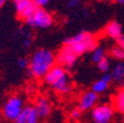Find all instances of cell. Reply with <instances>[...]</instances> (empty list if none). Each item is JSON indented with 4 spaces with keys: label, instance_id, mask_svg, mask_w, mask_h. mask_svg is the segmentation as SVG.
<instances>
[{
    "label": "cell",
    "instance_id": "52a82bcc",
    "mask_svg": "<svg viewBox=\"0 0 124 123\" xmlns=\"http://www.w3.org/2000/svg\"><path fill=\"white\" fill-rule=\"evenodd\" d=\"M56 63L63 66L64 68H72L76 61H77V55L68 45L64 44V46L62 47L58 53L56 54Z\"/></svg>",
    "mask_w": 124,
    "mask_h": 123
},
{
    "label": "cell",
    "instance_id": "8fae6325",
    "mask_svg": "<svg viewBox=\"0 0 124 123\" xmlns=\"http://www.w3.org/2000/svg\"><path fill=\"white\" fill-rule=\"evenodd\" d=\"M98 101V94L94 91H89L84 93L79 101V108L82 111H87L90 109H93V107L96 106Z\"/></svg>",
    "mask_w": 124,
    "mask_h": 123
},
{
    "label": "cell",
    "instance_id": "7c38bea8",
    "mask_svg": "<svg viewBox=\"0 0 124 123\" xmlns=\"http://www.w3.org/2000/svg\"><path fill=\"white\" fill-rule=\"evenodd\" d=\"M111 81H112L111 74L106 73L101 77L100 80H98L94 83V85H93V87H92V91H94L95 93H97L98 95L102 94L107 90V88H108V86H109Z\"/></svg>",
    "mask_w": 124,
    "mask_h": 123
},
{
    "label": "cell",
    "instance_id": "d6986e66",
    "mask_svg": "<svg viewBox=\"0 0 124 123\" xmlns=\"http://www.w3.org/2000/svg\"><path fill=\"white\" fill-rule=\"evenodd\" d=\"M32 42H33V36L31 34V32H29L26 36L23 37V46L25 48H29L31 45H32Z\"/></svg>",
    "mask_w": 124,
    "mask_h": 123
},
{
    "label": "cell",
    "instance_id": "9c48e42d",
    "mask_svg": "<svg viewBox=\"0 0 124 123\" xmlns=\"http://www.w3.org/2000/svg\"><path fill=\"white\" fill-rule=\"evenodd\" d=\"M34 106L39 116V119L47 118L51 113V102L45 97H38L34 102Z\"/></svg>",
    "mask_w": 124,
    "mask_h": 123
},
{
    "label": "cell",
    "instance_id": "6da1fadb",
    "mask_svg": "<svg viewBox=\"0 0 124 123\" xmlns=\"http://www.w3.org/2000/svg\"><path fill=\"white\" fill-rule=\"evenodd\" d=\"M56 64V57L48 49L40 48L34 52L28 67L30 75L36 79H43L49 69Z\"/></svg>",
    "mask_w": 124,
    "mask_h": 123
},
{
    "label": "cell",
    "instance_id": "484cf974",
    "mask_svg": "<svg viewBox=\"0 0 124 123\" xmlns=\"http://www.w3.org/2000/svg\"><path fill=\"white\" fill-rule=\"evenodd\" d=\"M115 2H116V3H118V4L123 5V4H124V0H115Z\"/></svg>",
    "mask_w": 124,
    "mask_h": 123
},
{
    "label": "cell",
    "instance_id": "cb8c5ba5",
    "mask_svg": "<svg viewBox=\"0 0 124 123\" xmlns=\"http://www.w3.org/2000/svg\"><path fill=\"white\" fill-rule=\"evenodd\" d=\"M116 40H117V45H119L120 47L124 49V35H121Z\"/></svg>",
    "mask_w": 124,
    "mask_h": 123
},
{
    "label": "cell",
    "instance_id": "5bb4252c",
    "mask_svg": "<svg viewBox=\"0 0 124 123\" xmlns=\"http://www.w3.org/2000/svg\"><path fill=\"white\" fill-rule=\"evenodd\" d=\"M113 107L116 111L124 114V87L119 89L113 97Z\"/></svg>",
    "mask_w": 124,
    "mask_h": 123
},
{
    "label": "cell",
    "instance_id": "4fadbf2b",
    "mask_svg": "<svg viewBox=\"0 0 124 123\" xmlns=\"http://www.w3.org/2000/svg\"><path fill=\"white\" fill-rule=\"evenodd\" d=\"M103 33L108 38L117 39L122 35V27L118 22L112 21V22H109L105 26Z\"/></svg>",
    "mask_w": 124,
    "mask_h": 123
},
{
    "label": "cell",
    "instance_id": "9a60e30c",
    "mask_svg": "<svg viewBox=\"0 0 124 123\" xmlns=\"http://www.w3.org/2000/svg\"><path fill=\"white\" fill-rule=\"evenodd\" d=\"M112 76V80L118 83H122L124 82V63L123 62H119L117 63L113 69L112 72L110 73Z\"/></svg>",
    "mask_w": 124,
    "mask_h": 123
},
{
    "label": "cell",
    "instance_id": "83f0119b",
    "mask_svg": "<svg viewBox=\"0 0 124 123\" xmlns=\"http://www.w3.org/2000/svg\"><path fill=\"white\" fill-rule=\"evenodd\" d=\"M96 1H101V0H96Z\"/></svg>",
    "mask_w": 124,
    "mask_h": 123
},
{
    "label": "cell",
    "instance_id": "2e32d148",
    "mask_svg": "<svg viewBox=\"0 0 124 123\" xmlns=\"http://www.w3.org/2000/svg\"><path fill=\"white\" fill-rule=\"evenodd\" d=\"M105 57V51L102 47H96L93 50V54H92V61L94 63L98 64L101 60H102Z\"/></svg>",
    "mask_w": 124,
    "mask_h": 123
},
{
    "label": "cell",
    "instance_id": "ac0fdd59",
    "mask_svg": "<svg viewBox=\"0 0 124 123\" xmlns=\"http://www.w3.org/2000/svg\"><path fill=\"white\" fill-rule=\"evenodd\" d=\"M98 68L103 73H107L110 69V61L108 60L106 57H104L102 60H101L98 63Z\"/></svg>",
    "mask_w": 124,
    "mask_h": 123
},
{
    "label": "cell",
    "instance_id": "d4e9b609",
    "mask_svg": "<svg viewBox=\"0 0 124 123\" xmlns=\"http://www.w3.org/2000/svg\"><path fill=\"white\" fill-rule=\"evenodd\" d=\"M7 1H8V0H0V8H1L2 6H4Z\"/></svg>",
    "mask_w": 124,
    "mask_h": 123
},
{
    "label": "cell",
    "instance_id": "8992f818",
    "mask_svg": "<svg viewBox=\"0 0 124 123\" xmlns=\"http://www.w3.org/2000/svg\"><path fill=\"white\" fill-rule=\"evenodd\" d=\"M114 115L113 107L108 104H100L93 107L92 118L96 123H108Z\"/></svg>",
    "mask_w": 124,
    "mask_h": 123
},
{
    "label": "cell",
    "instance_id": "5b68a950",
    "mask_svg": "<svg viewBox=\"0 0 124 123\" xmlns=\"http://www.w3.org/2000/svg\"><path fill=\"white\" fill-rule=\"evenodd\" d=\"M26 24L34 29H47L54 23L52 14L43 8H37L35 12L26 21Z\"/></svg>",
    "mask_w": 124,
    "mask_h": 123
},
{
    "label": "cell",
    "instance_id": "7402d4cb",
    "mask_svg": "<svg viewBox=\"0 0 124 123\" xmlns=\"http://www.w3.org/2000/svg\"><path fill=\"white\" fill-rule=\"evenodd\" d=\"M33 1L37 6V8H44L45 6L48 5L50 0H33Z\"/></svg>",
    "mask_w": 124,
    "mask_h": 123
},
{
    "label": "cell",
    "instance_id": "603a6c76",
    "mask_svg": "<svg viewBox=\"0 0 124 123\" xmlns=\"http://www.w3.org/2000/svg\"><path fill=\"white\" fill-rule=\"evenodd\" d=\"M81 2H82V0H68L67 6H68V8H74V7L79 6Z\"/></svg>",
    "mask_w": 124,
    "mask_h": 123
},
{
    "label": "cell",
    "instance_id": "277c9868",
    "mask_svg": "<svg viewBox=\"0 0 124 123\" xmlns=\"http://www.w3.org/2000/svg\"><path fill=\"white\" fill-rule=\"evenodd\" d=\"M23 107H24L23 98L18 95H12L7 99V100L3 104L1 114L5 120L16 122Z\"/></svg>",
    "mask_w": 124,
    "mask_h": 123
},
{
    "label": "cell",
    "instance_id": "3957f363",
    "mask_svg": "<svg viewBox=\"0 0 124 123\" xmlns=\"http://www.w3.org/2000/svg\"><path fill=\"white\" fill-rule=\"evenodd\" d=\"M64 44L68 45L77 55H82L87 51L94 50L98 46V40L94 35L82 32L66 38Z\"/></svg>",
    "mask_w": 124,
    "mask_h": 123
},
{
    "label": "cell",
    "instance_id": "ba28073f",
    "mask_svg": "<svg viewBox=\"0 0 124 123\" xmlns=\"http://www.w3.org/2000/svg\"><path fill=\"white\" fill-rule=\"evenodd\" d=\"M13 3L18 17L23 21H26L30 16H32L37 9L33 0H13Z\"/></svg>",
    "mask_w": 124,
    "mask_h": 123
},
{
    "label": "cell",
    "instance_id": "ffe728a7",
    "mask_svg": "<svg viewBox=\"0 0 124 123\" xmlns=\"http://www.w3.org/2000/svg\"><path fill=\"white\" fill-rule=\"evenodd\" d=\"M29 64H30V60L25 57H21L17 60V66L20 69H27L29 67Z\"/></svg>",
    "mask_w": 124,
    "mask_h": 123
},
{
    "label": "cell",
    "instance_id": "30bf717a",
    "mask_svg": "<svg viewBox=\"0 0 124 123\" xmlns=\"http://www.w3.org/2000/svg\"><path fill=\"white\" fill-rule=\"evenodd\" d=\"M39 116L34 105H24L23 109L17 118L18 123H38Z\"/></svg>",
    "mask_w": 124,
    "mask_h": 123
},
{
    "label": "cell",
    "instance_id": "4316f807",
    "mask_svg": "<svg viewBox=\"0 0 124 123\" xmlns=\"http://www.w3.org/2000/svg\"><path fill=\"white\" fill-rule=\"evenodd\" d=\"M105 1H107V2H112V1H115V0H105Z\"/></svg>",
    "mask_w": 124,
    "mask_h": 123
},
{
    "label": "cell",
    "instance_id": "e0dca14e",
    "mask_svg": "<svg viewBox=\"0 0 124 123\" xmlns=\"http://www.w3.org/2000/svg\"><path fill=\"white\" fill-rule=\"evenodd\" d=\"M110 54L116 60H123L124 59V49L122 47H120L119 45L112 47V49L110 51Z\"/></svg>",
    "mask_w": 124,
    "mask_h": 123
},
{
    "label": "cell",
    "instance_id": "7a4b0ae2",
    "mask_svg": "<svg viewBox=\"0 0 124 123\" xmlns=\"http://www.w3.org/2000/svg\"><path fill=\"white\" fill-rule=\"evenodd\" d=\"M43 79L44 82L58 94L65 95L71 91L70 76L67 73L66 68L59 64L53 65L43 77Z\"/></svg>",
    "mask_w": 124,
    "mask_h": 123
},
{
    "label": "cell",
    "instance_id": "44dd1931",
    "mask_svg": "<svg viewBox=\"0 0 124 123\" xmlns=\"http://www.w3.org/2000/svg\"><path fill=\"white\" fill-rule=\"evenodd\" d=\"M82 116V110L80 108H74L70 112V117L74 121H78Z\"/></svg>",
    "mask_w": 124,
    "mask_h": 123
}]
</instances>
